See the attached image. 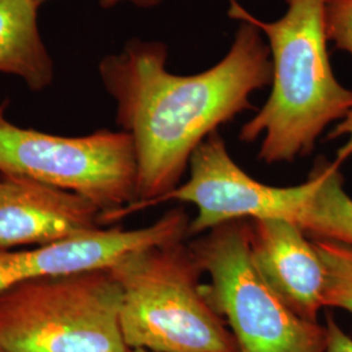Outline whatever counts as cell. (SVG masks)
<instances>
[{
	"mask_svg": "<svg viewBox=\"0 0 352 352\" xmlns=\"http://www.w3.org/2000/svg\"><path fill=\"white\" fill-rule=\"evenodd\" d=\"M126 352H151L146 351V350H139V349H129Z\"/></svg>",
	"mask_w": 352,
	"mask_h": 352,
	"instance_id": "17",
	"label": "cell"
},
{
	"mask_svg": "<svg viewBox=\"0 0 352 352\" xmlns=\"http://www.w3.org/2000/svg\"><path fill=\"white\" fill-rule=\"evenodd\" d=\"M39 4L47 1V0H37ZM101 1V6L104 10H109V8H113L118 4H122V3H129L135 7H139L141 10H151V8H155L157 6H160L164 0H100Z\"/></svg>",
	"mask_w": 352,
	"mask_h": 352,
	"instance_id": "16",
	"label": "cell"
},
{
	"mask_svg": "<svg viewBox=\"0 0 352 352\" xmlns=\"http://www.w3.org/2000/svg\"><path fill=\"white\" fill-rule=\"evenodd\" d=\"M239 23L226 55L200 74H173L167 45L154 39L132 38L102 58V85L115 101L118 124L133 140L138 162L136 201L102 215V225L153 206L175 189L202 142L251 110L252 96L270 87L264 36L251 23Z\"/></svg>",
	"mask_w": 352,
	"mask_h": 352,
	"instance_id": "1",
	"label": "cell"
},
{
	"mask_svg": "<svg viewBox=\"0 0 352 352\" xmlns=\"http://www.w3.org/2000/svg\"><path fill=\"white\" fill-rule=\"evenodd\" d=\"M7 109L8 102H1V175L25 176L74 192L97 205L101 215L136 201V153L126 131L59 136L14 124Z\"/></svg>",
	"mask_w": 352,
	"mask_h": 352,
	"instance_id": "6",
	"label": "cell"
},
{
	"mask_svg": "<svg viewBox=\"0 0 352 352\" xmlns=\"http://www.w3.org/2000/svg\"><path fill=\"white\" fill-rule=\"evenodd\" d=\"M210 285L206 300L226 321L239 352H324L327 327L296 315L252 261L250 219L228 222L189 244Z\"/></svg>",
	"mask_w": 352,
	"mask_h": 352,
	"instance_id": "5",
	"label": "cell"
},
{
	"mask_svg": "<svg viewBox=\"0 0 352 352\" xmlns=\"http://www.w3.org/2000/svg\"><path fill=\"white\" fill-rule=\"evenodd\" d=\"M250 250L269 287L296 315L318 322L325 308L327 270L302 227L282 218L250 219Z\"/></svg>",
	"mask_w": 352,
	"mask_h": 352,
	"instance_id": "10",
	"label": "cell"
},
{
	"mask_svg": "<svg viewBox=\"0 0 352 352\" xmlns=\"http://www.w3.org/2000/svg\"><path fill=\"white\" fill-rule=\"evenodd\" d=\"M325 29L329 42L352 58V0H327Z\"/></svg>",
	"mask_w": 352,
	"mask_h": 352,
	"instance_id": "14",
	"label": "cell"
},
{
	"mask_svg": "<svg viewBox=\"0 0 352 352\" xmlns=\"http://www.w3.org/2000/svg\"><path fill=\"white\" fill-rule=\"evenodd\" d=\"M122 289L110 269L26 279L0 289L6 352H126Z\"/></svg>",
	"mask_w": 352,
	"mask_h": 352,
	"instance_id": "4",
	"label": "cell"
},
{
	"mask_svg": "<svg viewBox=\"0 0 352 352\" xmlns=\"http://www.w3.org/2000/svg\"><path fill=\"white\" fill-rule=\"evenodd\" d=\"M287 10L274 21L228 0V16L248 21L264 36L270 51L272 90L264 106L241 126L239 139H261L258 160L294 162L315 151L331 123L352 113V90L334 75L325 29L327 0H283Z\"/></svg>",
	"mask_w": 352,
	"mask_h": 352,
	"instance_id": "2",
	"label": "cell"
},
{
	"mask_svg": "<svg viewBox=\"0 0 352 352\" xmlns=\"http://www.w3.org/2000/svg\"><path fill=\"white\" fill-rule=\"evenodd\" d=\"M189 177L154 205L175 201L193 204L197 209L188 235L204 234L240 219L282 218L296 222L304 204L315 188V180L295 187H272L253 179L234 161L226 142L214 132L193 153Z\"/></svg>",
	"mask_w": 352,
	"mask_h": 352,
	"instance_id": "7",
	"label": "cell"
},
{
	"mask_svg": "<svg viewBox=\"0 0 352 352\" xmlns=\"http://www.w3.org/2000/svg\"><path fill=\"white\" fill-rule=\"evenodd\" d=\"M37 0H0V74L20 78L32 91L55 80V63L38 25Z\"/></svg>",
	"mask_w": 352,
	"mask_h": 352,
	"instance_id": "11",
	"label": "cell"
},
{
	"mask_svg": "<svg viewBox=\"0 0 352 352\" xmlns=\"http://www.w3.org/2000/svg\"><path fill=\"white\" fill-rule=\"evenodd\" d=\"M85 197L20 175L0 174V251L38 247L101 227Z\"/></svg>",
	"mask_w": 352,
	"mask_h": 352,
	"instance_id": "9",
	"label": "cell"
},
{
	"mask_svg": "<svg viewBox=\"0 0 352 352\" xmlns=\"http://www.w3.org/2000/svg\"><path fill=\"white\" fill-rule=\"evenodd\" d=\"M351 153L350 141L337 162L320 161L311 173L315 188L295 222L309 238L352 247V197L343 188L340 171V161Z\"/></svg>",
	"mask_w": 352,
	"mask_h": 352,
	"instance_id": "12",
	"label": "cell"
},
{
	"mask_svg": "<svg viewBox=\"0 0 352 352\" xmlns=\"http://www.w3.org/2000/svg\"><path fill=\"white\" fill-rule=\"evenodd\" d=\"M327 347L324 352H352V338L329 316L327 320Z\"/></svg>",
	"mask_w": 352,
	"mask_h": 352,
	"instance_id": "15",
	"label": "cell"
},
{
	"mask_svg": "<svg viewBox=\"0 0 352 352\" xmlns=\"http://www.w3.org/2000/svg\"><path fill=\"white\" fill-rule=\"evenodd\" d=\"M0 352H6V351H4V350H3V349H0Z\"/></svg>",
	"mask_w": 352,
	"mask_h": 352,
	"instance_id": "18",
	"label": "cell"
},
{
	"mask_svg": "<svg viewBox=\"0 0 352 352\" xmlns=\"http://www.w3.org/2000/svg\"><path fill=\"white\" fill-rule=\"evenodd\" d=\"M311 239L327 270L325 308H337L352 315L351 245L330 240Z\"/></svg>",
	"mask_w": 352,
	"mask_h": 352,
	"instance_id": "13",
	"label": "cell"
},
{
	"mask_svg": "<svg viewBox=\"0 0 352 352\" xmlns=\"http://www.w3.org/2000/svg\"><path fill=\"white\" fill-rule=\"evenodd\" d=\"M189 223L187 212L175 208L142 228L98 227L28 250L0 251V289L26 279L110 269L135 252L184 240Z\"/></svg>",
	"mask_w": 352,
	"mask_h": 352,
	"instance_id": "8",
	"label": "cell"
},
{
	"mask_svg": "<svg viewBox=\"0 0 352 352\" xmlns=\"http://www.w3.org/2000/svg\"><path fill=\"white\" fill-rule=\"evenodd\" d=\"M110 270L122 289L128 349L239 352L226 321L206 300L201 266L183 240L135 252Z\"/></svg>",
	"mask_w": 352,
	"mask_h": 352,
	"instance_id": "3",
	"label": "cell"
}]
</instances>
